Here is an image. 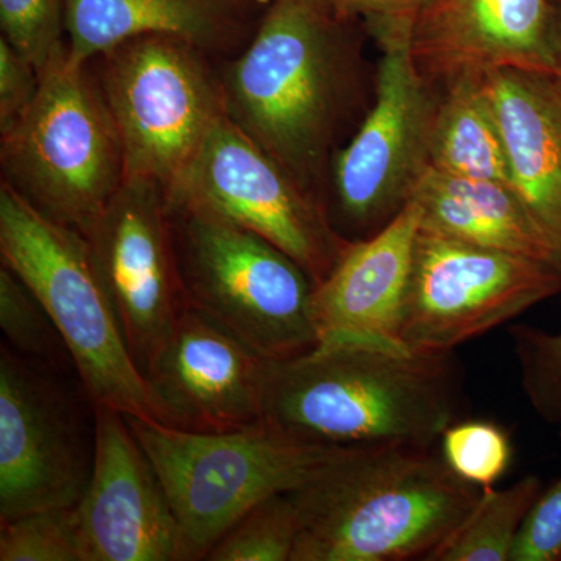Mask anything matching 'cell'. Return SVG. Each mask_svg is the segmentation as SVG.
Masks as SVG:
<instances>
[{"label": "cell", "instance_id": "obj_24", "mask_svg": "<svg viewBox=\"0 0 561 561\" xmlns=\"http://www.w3.org/2000/svg\"><path fill=\"white\" fill-rule=\"evenodd\" d=\"M0 561H84L76 507L0 523Z\"/></svg>", "mask_w": 561, "mask_h": 561}, {"label": "cell", "instance_id": "obj_6", "mask_svg": "<svg viewBox=\"0 0 561 561\" xmlns=\"http://www.w3.org/2000/svg\"><path fill=\"white\" fill-rule=\"evenodd\" d=\"M184 300L271 360L319 345L311 276L256 232L195 208H172Z\"/></svg>", "mask_w": 561, "mask_h": 561}, {"label": "cell", "instance_id": "obj_11", "mask_svg": "<svg viewBox=\"0 0 561 561\" xmlns=\"http://www.w3.org/2000/svg\"><path fill=\"white\" fill-rule=\"evenodd\" d=\"M84 238L144 376L186 309L164 190L125 179Z\"/></svg>", "mask_w": 561, "mask_h": 561}, {"label": "cell", "instance_id": "obj_4", "mask_svg": "<svg viewBox=\"0 0 561 561\" xmlns=\"http://www.w3.org/2000/svg\"><path fill=\"white\" fill-rule=\"evenodd\" d=\"M0 253L57 328L94 405L161 421L80 231L39 213L3 181Z\"/></svg>", "mask_w": 561, "mask_h": 561}, {"label": "cell", "instance_id": "obj_7", "mask_svg": "<svg viewBox=\"0 0 561 561\" xmlns=\"http://www.w3.org/2000/svg\"><path fill=\"white\" fill-rule=\"evenodd\" d=\"M5 183L49 219L88 236L125 181L105 95L68 58L39 76L35 101L2 135Z\"/></svg>", "mask_w": 561, "mask_h": 561}, {"label": "cell", "instance_id": "obj_2", "mask_svg": "<svg viewBox=\"0 0 561 561\" xmlns=\"http://www.w3.org/2000/svg\"><path fill=\"white\" fill-rule=\"evenodd\" d=\"M300 518L291 561L426 559L481 497L434 446L341 448L289 491Z\"/></svg>", "mask_w": 561, "mask_h": 561}, {"label": "cell", "instance_id": "obj_32", "mask_svg": "<svg viewBox=\"0 0 561 561\" xmlns=\"http://www.w3.org/2000/svg\"><path fill=\"white\" fill-rule=\"evenodd\" d=\"M552 50L557 79L561 83V0L552 3Z\"/></svg>", "mask_w": 561, "mask_h": 561}, {"label": "cell", "instance_id": "obj_29", "mask_svg": "<svg viewBox=\"0 0 561 561\" xmlns=\"http://www.w3.org/2000/svg\"><path fill=\"white\" fill-rule=\"evenodd\" d=\"M561 560V478L538 494L523 524L511 561Z\"/></svg>", "mask_w": 561, "mask_h": 561}, {"label": "cell", "instance_id": "obj_26", "mask_svg": "<svg viewBox=\"0 0 561 561\" xmlns=\"http://www.w3.org/2000/svg\"><path fill=\"white\" fill-rule=\"evenodd\" d=\"M508 331L527 401L545 423L561 426V331L529 324H513Z\"/></svg>", "mask_w": 561, "mask_h": 561}, {"label": "cell", "instance_id": "obj_13", "mask_svg": "<svg viewBox=\"0 0 561 561\" xmlns=\"http://www.w3.org/2000/svg\"><path fill=\"white\" fill-rule=\"evenodd\" d=\"M87 453L65 397L32 362L0 350V523L79 504Z\"/></svg>", "mask_w": 561, "mask_h": 561}, {"label": "cell", "instance_id": "obj_16", "mask_svg": "<svg viewBox=\"0 0 561 561\" xmlns=\"http://www.w3.org/2000/svg\"><path fill=\"white\" fill-rule=\"evenodd\" d=\"M411 54L430 87L482 80L501 69L557 77L549 0H432L415 21Z\"/></svg>", "mask_w": 561, "mask_h": 561}, {"label": "cell", "instance_id": "obj_5", "mask_svg": "<svg viewBox=\"0 0 561 561\" xmlns=\"http://www.w3.org/2000/svg\"><path fill=\"white\" fill-rule=\"evenodd\" d=\"M127 416L165 491L180 529V561L208 559L243 513L298 489L341 446L317 445L268 423L192 432Z\"/></svg>", "mask_w": 561, "mask_h": 561}, {"label": "cell", "instance_id": "obj_19", "mask_svg": "<svg viewBox=\"0 0 561 561\" xmlns=\"http://www.w3.org/2000/svg\"><path fill=\"white\" fill-rule=\"evenodd\" d=\"M408 202L421 210V228L457 241L505 251L553 265L561 262L551 239L511 184L459 179L427 165Z\"/></svg>", "mask_w": 561, "mask_h": 561}, {"label": "cell", "instance_id": "obj_22", "mask_svg": "<svg viewBox=\"0 0 561 561\" xmlns=\"http://www.w3.org/2000/svg\"><path fill=\"white\" fill-rule=\"evenodd\" d=\"M540 493L537 476H526L507 489H482L474 507L424 560L511 561L523 524Z\"/></svg>", "mask_w": 561, "mask_h": 561}, {"label": "cell", "instance_id": "obj_1", "mask_svg": "<svg viewBox=\"0 0 561 561\" xmlns=\"http://www.w3.org/2000/svg\"><path fill=\"white\" fill-rule=\"evenodd\" d=\"M463 382L454 353L321 345L268 360L264 423L317 445L434 446L461 420Z\"/></svg>", "mask_w": 561, "mask_h": 561}, {"label": "cell", "instance_id": "obj_30", "mask_svg": "<svg viewBox=\"0 0 561 561\" xmlns=\"http://www.w3.org/2000/svg\"><path fill=\"white\" fill-rule=\"evenodd\" d=\"M39 76L5 38L0 39V131L11 130L35 101Z\"/></svg>", "mask_w": 561, "mask_h": 561}, {"label": "cell", "instance_id": "obj_25", "mask_svg": "<svg viewBox=\"0 0 561 561\" xmlns=\"http://www.w3.org/2000/svg\"><path fill=\"white\" fill-rule=\"evenodd\" d=\"M443 460L465 482L491 489L507 472L512 442L507 432L489 420H459L440 438Z\"/></svg>", "mask_w": 561, "mask_h": 561}, {"label": "cell", "instance_id": "obj_28", "mask_svg": "<svg viewBox=\"0 0 561 561\" xmlns=\"http://www.w3.org/2000/svg\"><path fill=\"white\" fill-rule=\"evenodd\" d=\"M0 327L13 350L28 359L54 362L60 346L66 350L38 298L5 265L0 271Z\"/></svg>", "mask_w": 561, "mask_h": 561}, {"label": "cell", "instance_id": "obj_27", "mask_svg": "<svg viewBox=\"0 0 561 561\" xmlns=\"http://www.w3.org/2000/svg\"><path fill=\"white\" fill-rule=\"evenodd\" d=\"M3 38L38 76L65 57V0H0Z\"/></svg>", "mask_w": 561, "mask_h": 561}, {"label": "cell", "instance_id": "obj_8", "mask_svg": "<svg viewBox=\"0 0 561 561\" xmlns=\"http://www.w3.org/2000/svg\"><path fill=\"white\" fill-rule=\"evenodd\" d=\"M169 209L208 210L256 232L305 268L313 284L335 267L351 241L227 110L165 192Z\"/></svg>", "mask_w": 561, "mask_h": 561}, {"label": "cell", "instance_id": "obj_3", "mask_svg": "<svg viewBox=\"0 0 561 561\" xmlns=\"http://www.w3.org/2000/svg\"><path fill=\"white\" fill-rule=\"evenodd\" d=\"M328 0H275L228 70L225 110L302 190L320 172L346 83Z\"/></svg>", "mask_w": 561, "mask_h": 561}, {"label": "cell", "instance_id": "obj_18", "mask_svg": "<svg viewBox=\"0 0 561 561\" xmlns=\"http://www.w3.org/2000/svg\"><path fill=\"white\" fill-rule=\"evenodd\" d=\"M483 88L507 153L511 184L561 262V83L556 76L493 70Z\"/></svg>", "mask_w": 561, "mask_h": 561}, {"label": "cell", "instance_id": "obj_9", "mask_svg": "<svg viewBox=\"0 0 561 561\" xmlns=\"http://www.w3.org/2000/svg\"><path fill=\"white\" fill-rule=\"evenodd\" d=\"M195 46L142 36L105 54L103 95L116 122L125 179L154 181L168 192L225 111Z\"/></svg>", "mask_w": 561, "mask_h": 561}, {"label": "cell", "instance_id": "obj_10", "mask_svg": "<svg viewBox=\"0 0 561 561\" xmlns=\"http://www.w3.org/2000/svg\"><path fill=\"white\" fill-rule=\"evenodd\" d=\"M559 294L561 272L553 265L420 228L402 345L413 353H454Z\"/></svg>", "mask_w": 561, "mask_h": 561}, {"label": "cell", "instance_id": "obj_17", "mask_svg": "<svg viewBox=\"0 0 561 561\" xmlns=\"http://www.w3.org/2000/svg\"><path fill=\"white\" fill-rule=\"evenodd\" d=\"M421 210L413 202L367 239L350 242L313 290L319 345L409 351L401 327Z\"/></svg>", "mask_w": 561, "mask_h": 561}, {"label": "cell", "instance_id": "obj_12", "mask_svg": "<svg viewBox=\"0 0 561 561\" xmlns=\"http://www.w3.org/2000/svg\"><path fill=\"white\" fill-rule=\"evenodd\" d=\"M379 43L383 54L375 105L335 164L339 208L356 230L393 219L430 165L437 101L413 62L411 36H386Z\"/></svg>", "mask_w": 561, "mask_h": 561}, {"label": "cell", "instance_id": "obj_23", "mask_svg": "<svg viewBox=\"0 0 561 561\" xmlns=\"http://www.w3.org/2000/svg\"><path fill=\"white\" fill-rule=\"evenodd\" d=\"M300 518L289 494L265 497L243 513L209 552V561H291Z\"/></svg>", "mask_w": 561, "mask_h": 561}, {"label": "cell", "instance_id": "obj_31", "mask_svg": "<svg viewBox=\"0 0 561 561\" xmlns=\"http://www.w3.org/2000/svg\"><path fill=\"white\" fill-rule=\"evenodd\" d=\"M432 0H330L337 20L362 16L378 39L391 35H412L413 24Z\"/></svg>", "mask_w": 561, "mask_h": 561}, {"label": "cell", "instance_id": "obj_20", "mask_svg": "<svg viewBox=\"0 0 561 561\" xmlns=\"http://www.w3.org/2000/svg\"><path fill=\"white\" fill-rule=\"evenodd\" d=\"M70 65L84 66L127 41L172 36L206 47L219 39L221 16L214 0H65Z\"/></svg>", "mask_w": 561, "mask_h": 561}, {"label": "cell", "instance_id": "obj_14", "mask_svg": "<svg viewBox=\"0 0 561 561\" xmlns=\"http://www.w3.org/2000/svg\"><path fill=\"white\" fill-rule=\"evenodd\" d=\"M268 360L186 306L144 378L162 423L192 432L239 431L264 423Z\"/></svg>", "mask_w": 561, "mask_h": 561}, {"label": "cell", "instance_id": "obj_15", "mask_svg": "<svg viewBox=\"0 0 561 561\" xmlns=\"http://www.w3.org/2000/svg\"><path fill=\"white\" fill-rule=\"evenodd\" d=\"M94 459L76 505L84 561H180V529L124 413L94 405Z\"/></svg>", "mask_w": 561, "mask_h": 561}, {"label": "cell", "instance_id": "obj_21", "mask_svg": "<svg viewBox=\"0 0 561 561\" xmlns=\"http://www.w3.org/2000/svg\"><path fill=\"white\" fill-rule=\"evenodd\" d=\"M427 154L431 168L446 175L511 184L500 122L483 79L445 88L432 113Z\"/></svg>", "mask_w": 561, "mask_h": 561}, {"label": "cell", "instance_id": "obj_33", "mask_svg": "<svg viewBox=\"0 0 561 561\" xmlns=\"http://www.w3.org/2000/svg\"><path fill=\"white\" fill-rule=\"evenodd\" d=\"M328 2H330V0H328Z\"/></svg>", "mask_w": 561, "mask_h": 561}]
</instances>
